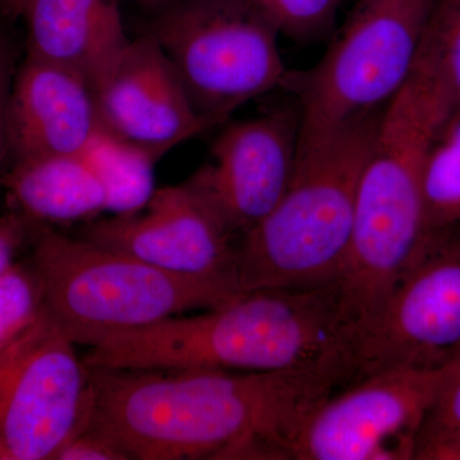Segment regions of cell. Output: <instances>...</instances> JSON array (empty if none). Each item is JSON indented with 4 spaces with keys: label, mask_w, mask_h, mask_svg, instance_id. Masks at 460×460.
Here are the masks:
<instances>
[{
    "label": "cell",
    "mask_w": 460,
    "mask_h": 460,
    "mask_svg": "<svg viewBox=\"0 0 460 460\" xmlns=\"http://www.w3.org/2000/svg\"><path fill=\"white\" fill-rule=\"evenodd\" d=\"M434 4L358 0L319 62L288 71L281 89L298 105L299 135L385 108L413 74Z\"/></svg>",
    "instance_id": "obj_6"
},
{
    "label": "cell",
    "mask_w": 460,
    "mask_h": 460,
    "mask_svg": "<svg viewBox=\"0 0 460 460\" xmlns=\"http://www.w3.org/2000/svg\"><path fill=\"white\" fill-rule=\"evenodd\" d=\"M352 358L354 380L460 362V228L426 235L377 313L354 332Z\"/></svg>",
    "instance_id": "obj_9"
},
{
    "label": "cell",
    "mask_w": 460,
    "mask_h": 460,
    "mask_svg": "<svg viewBox=\"0 0 460 460\" xmlns=\"http://www.w3.org/2000/svg\"><path fill=\"white\" fill-rule=\"evenodd\" d=\"M420 51L447 104H460V0H435Z\"/></svg>",
    "instance_id": "obj_19"
},
{
    "label": "cell",
    "mask_w": 460,
    "mask_h": 460,
    "mask_svg": "<svg viewBox=\"0 0 460 460\" xmlns=\"http://www.w3.org/2000/svg\"><path fill=\"white\" fill-rule=\"evenodd\" d=\"M83 237L174 274L237 278L235 235L187 181L156 190L144 213L87 223Z\"/></svg>",
    "instance_id": "obj_12"
},
{
    "label": "cell",
    "mask_w": 460,
    "mask_h": 460,
    "mask_svg": "<svg viewBox=\"0 0 460 460\" xmlns=\"http://www.w3.org/2000/svg\"><path fill=\"white\" fill-rule=\"evenodd\" d=\"M84 157L107 196V213L127 217L144 210L155 193V165L162 156L100 128L84 148Z\"/></svg>",
    "instance_id": "obj_17"
},
{
    "label": "cell",
    "mask_w": 460,
    "mask_h": 460,
    "mask_svg": "<svg viewBox=\"0 0 460 460\" xmlns=\"http://www.w3.org/2000/svg\"><path fill=\"white\" fill-rule=\"evenodd\" d=\"M353 338L335 284L255 289L109 339L84 361L127 370H328L352 383Z\"/></svg>",
    "instance_id": "obj_2"
},
{
    "label": "cell",
    "mask_w": 460,
    "mask_h": 460,
    "mask_svg": "<svg viewBox=\"0 0 460 460\" xmlns=\"http://www.w3.org/2000/svg\"><path fill=\"white\" fill-rule=\"evenodd\" d=\"M44 298L31 262L14 261L0 277V348L40 317Z\"/></svg>",
    "instance_id": "obj_20"
},
{
    "label": "cell",
    "mask_w": 460,
    "mask_h": 460,
    "mask_svg": "<svg viewBox=\"0 0 460 460\" xmlns=\"http://www.w3.org/2000/svg\"><path fill=\"white\" fill-rule=\"evenodd\" d=\"M301 113L295 100L253 119L230 124L214 142L211 160L187 181L242 238L286 192L295 169Z\"/></svg>",
    "instance_id": "obj_11"
},
{
    "label": "cell",
    "mask_w": 460,
    "mask_h": 460,
    "mask_svg": "<svg viewBox=\"0 0 460 460\" xmlns=\"http://www.w3.org/2000/svg\"><path fill=\"white\" fill-rule=\"evenodd\" d=\"M135 2L144 5V7L160 9L162 11V9L168 7V5L172 4L177 0H135Z\"/></svg>",
    "instance_id": "obj_27"
},
{
    "label": "cell",
    "mask_w": 460,
    "mask_h": 460,
    "mask_svg": "<svg viewBox=\"0 0 460 460\" xmlns=\"http://www.w3.org/2000/svg\"><path fill=\"white\" fill-rule=\"evenodd\" d=\"M280 35L296 41L320 40L334 27L343 0H247Z\"/></svg>",
    "instance_id": "obj_22"
},
{
    "label": "cell",
    "mask_w": 460,
    "mask_h": 460,
    "mask_svg": "<svg viewBox=\"0 0 460 460\" xmlns=\"http://www.w3.org/2000/svg\"><path fill=\"white\" fill-rule=\"evenodd\" d=\"M12 60L8 45L0 38V184L5 157L8 155L7 111L12 87Z\"/></svg>",
    "instance_id": "obj_25"
},
{
    "label": "cell",
    "mask_w": 460,
    "mask_h": 460,
    "mask_svg": "<svg viewBox=\"0 0 460 460\" xmlns=\"http://www.w3.org/2000/svg\"><path fill=\"white\" fill-rule=\"evenodd\" d=\"M90 368L87 425L132 460H290L305 423L348 378L328 370Z\"/></svg>",
    "instance_id": "obj_1"
},
{
    "label": "cell",
    "mask_w": 460,
    "mask_h": 460,
    "mask_svg": "<svg viewBox=\"0 0 460 460\" xmlns=\"http://www.w3.org/2000/svg\"><path fill=\"white\" fill-rule=\"evenodd\" d=\"M31 265L48 314L72 343L109 339L190 313L219 307L242 293L235 277H187L122 251L32 224Z\"/></svg>",
    "instance_id": "obj_5"
},
{
    "label": "cell",
    "mask_w": 460,
    "mask_h": 460,
    "mask_svg": "<svg viewBox=\"0 0 460 460\" xmlns=\"http://www.w3.org/2000/svg\"><path fill=\"white\" fill-rule=\"evenodd\" d=\"M147 33L171 60L196 113L214 127L281 89L289 71L280 33L247 0H177Z\"/></svg>",
    "instance_id": "obj_7"
},
{
    "label": "cell",
    "mask_w": 460,
    "mask_h": 460,
    "mask_svg": "<svg viewBox=\"0 0 460 460\" xmlns=\"http://www.w3.org/2000/svg\"><path fill=\"white\" fill-rule=\"evenodd\" d=\"M384 109L299 135L283 198L238 242L242 292L337 283L352 237L363 166Z\"/></svg>",
    "instance_id": "obj_4"
},
{
    "label": "cell",
    "mask_w": 460,
    "mask_h": 460,
    "mask_svg": "<svg viewBox=\"0 0 460 460\" xmlns=\"http://www.w3.org/2000/svg\"><path fill=\"white\" fill-rule=\"evenodd\" d=\"M47 311L0 348V460H54L89 423V366Z\"/></svg>",
    "instance_id": "obj_8"
},
{
    "label": "cell",
    "mask_w": 460,
    "mask_h": 460,
    "mask_svg": "<svg viewBox=\"0 0 460 460\" xmlns=\"http://www.w3.org/2000/svg\"><path fill=\"white\" fill-rule=\"evenodd\" d=\"M30 223L22 215L11 213L0 217V277L16 261V255L27 237Z\"/></svg>",
    "instance_id": "obj_24"
},
{
    "label": "cell",
    "mask_w": 460,
    "mask_h": 460,
    "mask_svg": "<svg viewBox=\"0 0 460 460\" xmlns=\"http://www.w3.org/2000/svg\"><path fill=\"white\" fill-rule=\"evenodd\" d=\"M459 365L387 368L341 387L305 423L292 460L414 459L426 416Z\"/></svg>",
    "instance_id": "obj_10"
},
{
    "label": "cell",
    "mask_w": 460,
    "mask_h": 460,
    "mask_svg": "<svg viewBox=\"0 0 460 460\" xmlns=\"http://www.w3.org/2000/svg\"><path fill=\"white\" fill-rule=\"evenodd\" d=\"M27 57L93 78L128 42L119 0H29Z\"/></svg>",
    "instance_id": "obj_15"
},
{
    "label": "cell",
    "mask_w": 460,
    "mask_h": 460,
    "mask_svg": "<svg viewBox=\"0 0 460 460\" xmlns=\"http://www.w3.org/2000/svg\"><path fill=\"white\" fill-rule=\"evenodd\" d=\"M29 0H0V9L9 17H22Z\"/></svg>",
    "instance_id": "obj_26"
},
{
    "label": "cell",
    "mask_w": 460,
    "mask_h": 460,
    "mask_svg": "<svg viewBox=\"0 0 460 460\" xmlns=\"http://www.w3.org/2000/svg\"><path fill=\"white\" fill-rule=\"evenodd\" d=\"M54 460H131L114 438L87 425L58 452Z\"/></svg>",
    "instance_id": "obj_23"
},
{
    "label": "cell",
    "mask_w": 460,
    "mask_h": 460,
    "mask_svg": "<svg viewBox=\"0 0 460 460\" xmlns=\"http://www.w3.org/2000/svg\"><path fill=\"white\" fill-rule=\"evenodd\" d=\"M90 84L102 128L162 157L214 127L196 113L171 60L148 33L128 40Z\"/></svg>",
    "instance_id": "obj_13"
},
{
    "label": "cell",
    "mask_w": 460,
    "mask_h": 460,
    "mask_svg": "<svg viewBox=\"0 0 460 460\" xmlns=\"http://www.w3.org/2000/svg\"><path fill=\"white\" fill-rule=\"evenodd\" d=\"M414 459L460 460V365L426 416L417 436Z\"/></svg>",
    "instance_id": "obj_21"
},
{
    "label": "cell",
    "mask_w": 460,
    "mask_h": 460,
    "mask_svg": "<svg viewBox=\"0 0 460 460\" xmlns=\"http://www.w3.org/2000/svg\"><path fill=\"white\" fill-rule=\"evenodd\" d=\"M2 184L30 224L90 223L107 213L102 181L81 154L14 160Z\"/></svg>",
    "instance_id": "obj_16"
},
{
    "label": "cell",
    "mask_w": 460,
    "mask_h": 460,
    "mask_svg": "<svg viewBox=\"0 0 460 460\" xmlns=\"http://www.w3.org/2000/svg\"><path fill=\"white\" fill-rule=\"evenodd\" d=\"M426 235L460 228V104L438 120L422 168Z\"/></svg>",
    "instance_id": "obj_18"
},
{
    "label": "cell",
    "mask_w": 460,
    "mask_h": 460,
    "mask_svg": "<svg viewBox=\"0 0 460 460\" xmlns=\"http://www.w3.org/2000/svg\"><path fill=\"white\" fill-rule=\"evenodd\" d=\"M100 128L86 78L26 57L8 100V153L14 160L81 154Z\"/></svg>",
    "instance_id": "obj_14"
},
{
    "label": "cell",
    "mask_w": 460,
    "mask_h": 460,
    "mask_svg": "<svg viewBox=\"0 0 460 460\" xmlns=\"http://www.w3.org/2000/svg\"><path fill=\"white\" fill-rule=\"evenodd\" d=\"M447 107L420 50L410 80L384 109L363 166L352 237L335 283L354 330L377 313L425 242L423 162Z\"/></svg>",
    "instance_id": "obj_3"
}]
</instances>
